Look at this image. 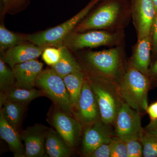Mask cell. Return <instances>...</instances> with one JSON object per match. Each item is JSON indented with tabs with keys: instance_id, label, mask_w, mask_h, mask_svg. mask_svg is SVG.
Returning <instances> with one entry per match:
<instances>
[{
	"instance_id": "6da1fadb",
	"label": "cell",
	"mask_w": 157,
	"mask_h": 157,
	"mask_svg": "<svg viewBox=\"0 0 157 157\" xmlns=\"http://www.w3.org/2000/svg\"><path fill=\"white\" fill-rule=\"evenodd\" d=\"M94 8L72 32L124 30L132 20L128 0H101Z\"/></svg>"
},
{
	"instance_id": "7a4b0ae2",
	"label": "cell",
	"mask_w": 157,
	"mask_h": 157,
	"mask_svg": "<svg viewBox=\"0 0 157 157\" xmlns=\"http://www.w3.org/2000/svg\"><path fill=\"white\" fill-rule=\"evenodd\" d=\"M80 56L90 74L88 76L105 79L117 85L123 77L128 64L125 42L106 50L84 52L80 54Z\"/></svg>"
},
{
	"instance_id": "3957f363",
	"label": "cell",
	"mask_w": 157,
	"mask_h": 157,
	"mask_svg": "<svg viewBox=\"0 0 157 157\" xmlns=\"http://www.w3.org/2000/svg\"><path fill=\"white\" fill-rule=\"evenodd\" d=\"M151 81L128 62L123 77L117 85L124 102L140 113L148 107L147 94Z\"/></svg>"
},
{
	"instance_id": "277c9868",
	"label": "cell",
	"mask_w": 157,
	"mask_h": 157,
	"mask_svg": "<svg viewBox=\"0 0 157 157\" xmlns=\"http://www.w3.org/2000/svg\"><path fill=\"white\" fill-rule=\"evenodd\" d=\"M88 77L98 102L101 120L107 124H113L118 113L124 102L117 85L105 79Z\"/></svg>"
},
{
	"instance_id": "5b68a950",
	"label": "cell",
	"mask_w": 157,
	"mask_h": 157,
	"mask_svg": "<svg viewBox=\"0 0 157 157\" xmlns=\"http://www.w3.org/2000/svg\"><path fill=\"white\" fill-rule=\"evenodd\" d=\"M125 38L124 30H94L79 33L72 32L64 40L63 45L73 51L103 46L113 47L125 42Z\"/></svg>"
},
{
	"instance_id": "8992f818",
	"label": "cell",
	"mask_w": 157,
	"mask_h": 157,
	"mask_svg": "<svg viewBox=\"0 0 157 157\" xmlns=\"http://www.w3.org/2000/svg\"><path fill=\"white\" fill-rule=\"evenodd\" d=\"M100 1L91 0L87 6L70 19L55 27L30 35L28 36V40L31 43L42 47H60L66 37L73 32Z\"/></svg>"
},
{
	"instance_id": "52a82bcc",
	"label": "cell",
	"mask_w": 157,
	"mask_h": 157,
	"mask_svg": "<svg viewBox=\"0 0 157 157\" xmlns=\"http://www.w3.org/2000/svg\"><path fill=\"white\" fill-rule=\"evenodd\" d=\"M36 85L65 113H73L63 79L52 68L41 71L36 80Z\"/></svg>"
},
{
	"instance_id": "ba28073f",
	"label": "cell",
	"mask_w": 157,
	"mask_h": 157,
	"mask_svg": "<svg viewBox=\"0 0 157 157\" xmlns=\"http://www.w3.org/2000/svg\"><path fill=\"white\" fill-rule=\"evenodd\" d=\"M140 113L124 102L114 122L117 137L124 141L139 138L143 129Z\"/></svg>"
},
{
	"instance_id": "9c48e42d",
	"label": "cell",
	"mask_w": 157,
	"mask_h": 157,
	"mask_svg": "<svg viewBox=\"0 0 157 157\" xmlns=\"http://www.w3.org/2000/svg\"><path fill=\"white\" fill-rule=\"evenodd\" d=\"M132 19L137 39L150 36L156 11L152 0H131Z\"/></svg>"
},
{
	"instance_id": "30bf717a",
	"label": "cell",
	"mask_w": 157,
	"mask_h": 157,
	"mask_svg": "<svg viewBox=\"0 0 157 157\" xmlns=\"http://www.w3.org/2000/svg\"><path fill=\"white\" fill-rule=\"evenodd\" d=\"M76 115L82 124L90 125L101 119L95 96L88 76L86 75Z\"/></svg>"
},
{
	"instance_id": "8fae6325",
	"label": "cell",
	"mask_w": 157,
	"mask_h": 157,
	"mask_svg": "<svg viewBox=\"0 0 157 157\" xmlns=\"http://www.w3.org/2000/svg\"><path fill=\"white\" fill-rule=\"evenodd\" d=\"M110 126L100 119L89 125L86 129L82 141V152L85 156L101 144L112 140L114 136Z\"/></svg>"
},
{
	"instance_id": "7c38bea8",
	"label": "cell",
	"mask_w": 157,
	"mask_h": 157,
	"mask_svg": "<svg viewBox=\"0 0 157 157\" xmlns=\"http://www.w3.org/2000/svg\"><path fill=\"white\" fill-rule=\"evenodd\" d=\"M48 130L46 127L35 125L29 127L20 135L25 143V157H43L45 152V141Z\"/></svg>"
},
{
	"instance_id": "4fadbf2b",
	"label": "cell",
	"mask_w": 157,
	"mask_h": 157,
	"mask_svg": "<svg viewBox=\"0 0 157 157\" xmlns=\"http://www.w3.org/2000/svg\"><path fill=\"white\" fill-rule=\"evenodd\" d=\"M66 113L57 111L54 114L52 122L57 132L70 147L76 146L80 139L82 126L78 121Z\"/></svg>"
},
{
	"instance_id": "5bb4252c",
	"label": "cell",
	"mask_w": 157,
	"mask_h": 157,
	"mask_svg": "<svg viewBox=\"0 0 157 157\" xmlns=\"http://www.w3.org/2000/svg\"><path fill=\"white\" fill-rule=\"evenodd\" d=\"M45 48L24 42L7 49L1 58L13 69L15 65L36 59Z\"/></svg>"
},
{
	"instance_id": "9a60e30c",
	"label": "cell",
	"mask_w": 157,
	"mask_h": 157,
	"mask_svg": "<svg viewBox=\"0 0 157 157\" xmlns=\"http://www.w3.org/2000/svg\"><path fill=\"white\" fill-rule=\"evenodd\" d=\"M42 67L43 64L36 59L15 65L12 70L15 75L16 87L27 89L33 88Z\"/></svg>"
},
{
	"instance_id": "2e32d148",
	"label": "cell",
	"mask_w": 157,
	"mask_h": 157,
	"mask_svg": "<svg viewBox=\"0 0 157 157\" xmlns=\"http://www.w3.org/2000/svg\"><path fill=\"white\" fill-rule=\"evenodd\" d=\"M151 43L150 36L137 39L132 46V55L129 61L138 70L147 75L151 64Z\"/></svg>"
},
{
	"instance_id": "e0dca14e",
	"label": "cell",
	"mask_w": 157,
	"mask_h": 157,
	"mask_svg": "<svg viewBox=\"0 0 157 157\" xmlns=\"http://www.w3.org/2000/svg\"><path fill=\"white\" fill-rule=\"evenodd\" d=\"M0 136L5 140L14 153V156L25 157V148L21 142L20 135L16 130L8 123L2 112H0Z\"/></svg>"
},
{
	"instance_id": "ac0fdd59",
	"label": "cell",
	"mask_w": 157,
	"mask_h": 157,
	"mask_svg": "<svg viewBox=\"0 0 157 157\" xmlns=\"http://www.w3.org/2000/svg\"><path fill=\"white\" fill-rule=\"evenodd\" d=\"M86 75L83 71L70 73L63 78L70 96L73 113L76 114Z\"/></svg>"
},
{
	"instance_id": "d6986e66",
	"label": "cell",
	"mask_w": 157,
	"mask_h": 157,
	"mask_svg": "<svg viewBox=\"0 0 157 157\" xmlns=\"http://www.w3.org/2000/svg\"><path fill=\"white\" fill-rule=\"evenodd\" d=\"M70 147L58 132L51 128L48 131L45 141V151L51 157H68Z\"/></svg>"
},
{
	"instance_id": "ffe728a7",
	"label": "cell",
	"mask_w": 157,
	"mask_h": 157,
	"mask_svg": "<svg viewBox=\"0 0 157 157\" xmlns=\"http://www.w3.org/2000/svg\"><path fill=\"white\" fill-rule=\"evenodd\" d=\"M60 47L61 56L56 64L52 66V69L63 78L73 72L83 71L81 65L71 54L68 48L64 45Z\"/></svg>"
},
{
	"instance_id": "44dd1931",
	"label": "cell",
	"mask_w": 157,
	"mask_h": 157,
	"mask_svg": "<svg viewBox=\"0 0 157 157\" xmlns=\"http://www.w3.org/2000/svg\"><path fill=\"white\" fill-rule=\"evenodd\" d=\"M44 93L42 90H37L32 88H11L6 91L4 95L1 97V105L6 101L16 103L26 104L33 101L39 97L43 95Z\"/></svg>"
},
{
	"instance_id": "7402d4cb",
	"label": "cell",
	"mask_w": 157,
	"mask_h": 157,
	"mask_svg": "<svg viewBox=\"0 0 157 157\" xmlns=\"http://www.w3.org/2000/svg\"><path fill=\"white\" fill-rule=\"evenodd\" d=\"M3 104L4 107L1 110L4 117L11 126L17 130L23 114L24 104L9 101H5Z\"/></svg>"
},
{
	"instance_id": "603a6c76",
	"label": "cell",
	"mask_w": 157,
	"mask_h": 157,
	"mask_svg": "<svg viewBox=\"0 0 157 157\" xmlns=\"http://www.w3.org/2000/svg\"><path fill=\"white\" fill-rule=\"evenodd\" d=\"M28 40V36L25 37L15 33L7 29L2 25L0 26V49L1 52L7 50L9 48Z\"/></svg>"
},
{
	"instance_id": "cb8c5ba5",
	"label": "cell",
	"mask_w": 157,
	"mask_h": 157,
	"mask_svg": "<svg viewBox=\"0 0 157 157\" xmlns=\"http://www.w3.org/2000/svg\"><path fill=\"white\" fill-rule=\"evenodd\" d=\"M143 146L144 157H157V137L143 128L139 137Z\"/></svg>"
},
{
	"instance_id": "d4e9b609",
	"label": "cell",
	"mask_w": 157,
	"mask_h": 157,
	"mask_svg": "<svg viewBox=\"0 0 157 157\" xmlns=\"http://www.w3.org/2000/svg\"><path fill=\"white\" fill-rule=\"evenodd\" d=\"M1 57L0 59V87L6 92L11 88L15 80L14 71L6 65Z\"/></svg>"
},
{
	"instance_id": "484cf974",
	"label": "cell",
	"mask_w": 157,
	"mask_h": 157,
	"mask_svg": "<svg viewBox=\"0 0 157 157\" xmlns=\"http://www.w3.org/2000/svg\"><path fill=\"white\" fill-rule=\"evenodd\" d=\"M61 55L60 47L56 48L47 47L42 52V58L47 65L52 66L59 61Z\"/></svg>"
},
{
	"instance_id": "4316f807",
	"label": "cell",
	"mask_w": 157,
	"mask_h": 157,
	"mask_svg": "<svg viewBox=\"0 0 157 157\" xmlns=\"http://www.w3.org/2000/svg\"><path fill=\"white\" fill-rule=\"evenodd\" d=\"M111 157H129L125 141L114 137L112 141Z\"/></svg>"
},
{
	"instance_id": "83f0119b",
	"label": "cell",
	"mask_w": 157,
	"mask_h": 157,
	"mask_svg": "<svg viewBox=\"0 0 157 157\" xmlns=\"http://www.w3.org/2000/svg\"><path fill=\"white\" fill-rule=\"evenodd\" d=\"M129 157H143V146L139 138L126 140Z\"/></svg>"
},
{
	"instance_id": "f1b7e54d",
	"label": "cell",
	"mask_w": 157,
	"mask_h": 157,
	"mask_svg": "<svg viewBox=\"0 0 157 157\" xmlns=\"http://www.w3.org/2000/svg\"><path fill=\"white\" fill-rule=\"evenodd\" d=\"M112 140L101 144L87 156L89 157H111Z\"/></svg>"
},
{
	"instance_id": "f546056e",
	"label": "cell",
	"mask_w": 157,
	"mask_h": 157,
	"mask_svg": "<svg viewBox=\"0 0 157 157\" xmlns=\"http://www.w3.org/2000/svg\"><path fill=\"white\" fill-rule=\"evenodd\" d=\"M150 36L151 39V58H157V13L152 25Z\"/></svg>"
},
{
	"instance_id": "4dcf8cb0",
	"label": "cell",
	"mask_w": 157,
	"mask_h": 157,
	"mask_svg": "<svg viewBox=\"0 0 157 157\" xmlns=\"http://www.w3.org/2000/svg\"><path fill=\"white\" fill-rule=\"evenodd\" d=\"M6 10H9L15 7H19L26 2L27 0H2Z\"/></svg>"
},
{
	"instance_id": "1f68e13d",
	"label": "cell",
	"mask_w": 157,
	"mask_h": 157,
	"mask_svg": "<svg viewBox=\"0 0 157 157\" xmlns=\"http://www.w3.org/2000/svg\"><path fill=\"white\" fill-rule=\"evenodd\" d=\"M147 76L151 81L157 82V58L151 64Z\"/></svg>"
},
{
	"instance_id": "d6a6232c",
	"label": "cell",
	"mask_w": 157,
	"mask_h": 157,
	"mask_svg": "<svg viewBox=\"0 0 157 157\" xmlns=\"http://www.w3.org/2000/svg\"><path fill=\"white\" fill-rule=\"evenodd\" d=\"M146 112L149 116L151 120L157 119V102L148 106Z\"/></svg>"
},
{
	"instance_id": "836d02e7",
	"label": "cell",
	"mask_w": 157,
	"mask_h": 157,
	"mask_svg": "<svg viewBox=\"0 0 157 157\" xmlns=\"http://www.w3.org/2000/svg\"><path fill=\"white\" fill-rule=\"evenodd\" d=\"M144 129L147 132L157 137V119L151 120L150 122Z\"/></svg>"
},
{
	"instance_id": "e575fe53",
	"label": "cell",
	"mask_w": 157,
	"mask_h": 157,
	"mask_svg": "<svg viewBox=\"0 0 157 157\" xmlns=\"http://www.w3.org/2000/svg\"><path fill=\"white\" fill-rule=\"evenodd\" d=\"M154 4L155 7V9L156 11V13H157V0H152Z\"/></svg>"
}]
</instances>
